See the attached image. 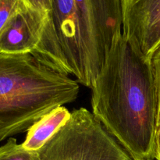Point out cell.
Returning a JSON list of instances; mask_svg holds the SVG:
<instances>
[{"label": "cell", "mask_w": 160, "mask_h": 160, "mask_svg": "<svg viewBox=\"0 0 160 160\" xmlns=\"http://www.w3.org/2000/svg\"><path fill=\"white\" fill-rule=\"evenodd\" d=\"M48 14L24 4L0 30V53H32L38 45Z\"/></svg>", "instance_id": "7"}, {"label": "cell", "mask_w": 160, "mask_h": 160, "mask_svg": "<svg viewBox=\"0 0 160 160\" xmlns=\"http://www.w3.org/2000/svg\"><path fill=\"white\" fill-rule=\"evenodd\" d=\"M92 84L115 39L122 33L120 0H74Z\"/></svg>", "instance_id": "5"}, {"label": "cell", "mask_w": 160, "mask_h": 160, "mask_svg": "<svg viewBox=\"0 0 160 160\" xmlns=\"http://www.w3.org/2000/svg\"><path fill=\"white\" fill-rule=\"evenodd\" d=\"M157 96V133L160 131V43L149 57Z\"/></svg>", "instance_id": "10"}, {"label": "cell", "mask_w": 160, "mask_h": 160, "mask_svg": "<svg viewBox=\"0 0 160 160\" xmlns=\"http://www.w3.org/2000/svg\"><path fill=\"white\" fill-rule=\"evenodd\" d=\"M122 32L149 59L160 43V0H120Z\"/></svg>", "instance_id": "6"}, {"label": "cell", "mask_w": 160, "mask_h": 160, "mask_svg": "<svg viewBox=\"0 0 160 160\" xmlns=\"http://www.w3.org/2000/svg\"><path fill=\"white\" fill-rule=\"evenodd\" d=\"M92 112L134 160L156 157L157 96L148 58L123 32L92 88Z\"/></svg>", "instance_id": "1"}, {"label": "cell", "mask_w": 160, "mask_h": 160, "mask_svg": "<svg viewBox=\"0 0 160 160\" xmlns=\"http://www.w3.org/2000/svg\"><path fill=\"white\" fill-rule=\"evenodd\" d=\"M70 116L71 112L64 106L53 109L28 130L22 146L29 151H39L67 123Z\"/></svg>", "instance_id": "8"}, {"label": "cell", "mask_w": 160, "mask_h": 160, "mask_svg": "<svg viewBox=\"0 0 160 160\" xmlns=\"http://www.w3.org/2000/svg\"><path fill=\"white\" fill-rule=\"evenodd\" d=\"M0 160H39V155L38 151L25 149L17 139L10 138L0 146Z\"/></svg>", "instance_id": "9"}, {"label": "cell", "mask_w": 160, "mask_h": 160, "mask_svg": "<svg viewBox=\"0 0 160 160\" xmlns=\"http://www.w3.org/2000/svg\"><path fill=\"white\" fill-rule=\"evenodd\" d=\"M38 152L39 160H134L92 112L79 108Z\"/></svg>", "instance_id": "4"}, {"label": "cell", "mask_w": 160, "mask_h": 160, "mask_svg": "<svg viewBox=\"0 0 160 160\" xmlns=\"http://www.w3.org/2000/svg\"><path fill=\"white\" fill-rule=\"evenodd\" d=\"M31 54L54 70L73 75L91 88L87 52L74 0H52L42 38Z\"/></svg>", "instance_id": "3"}, {"label": "cell", "mask_w": 160, "mask_h": 160, "mask_svg": "<svg viewBox=\"0 0 160 160\" xmlns=\"http://www.w3.org/2000/svg\"><path fill=\"white\" fill-rule=\"evenodd\" d=\"M156 160H160V131L157 133L156 136Z\"/></svg>", "instance_id": "13"}, {"label": "cell", "mask_w": 160, "mask_h": 160, "mask_svg": "<svg viewBox=\"0 0 160 160\" xmlns=\"http://www.w3.org/2000/svg\"><path fill=\"white\" fill-rule=\"evenodd\" d=\"M80 84L27 54L0 53V142L28 131L55 108L73 102Z\"/></svg>", "instance_id": "2"}, {"label": "cell", "mask_w": 160, "mask_h": 160, "mask_svg": "<svg viewBox=\"0 0 160 160\" xmlns=\"http://www.w3.org/2000/svg\"><path fill=\"white\" fill-rule=\"evenodd\" d=\"M23 4L22 0H0V30Z\"/></svg>", "instance_id": "11"}, {"label": "cell", "mask_w": 160, "mask_h": 160, "mask_svg": "<svg viewBox=\"0 0 160 160\" xmlns=\"http://www.w3.org/2000/svg\"><path fill=\"white\" fill-rule=\"evenodd\" d=\"M22 2L30 9L46 13L51 12L52 0H22Z\"/></svg>", "instance_id": "12"}, {"label": "cell", "mask_w": 160, "mask_h": 160, "mask_svg": "<svg viewBox=\"0 0 160 160\" xmlns=\"http://www.w3.org/2000/svg\"></svg>", "instance_id": "14"}]
</instances>
